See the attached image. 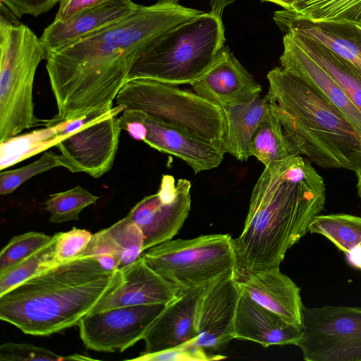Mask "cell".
I'll use <instances>...</instances> for the list:
<instances>
[{
    "label": "cell",
    "instance_id": "cell-33",
    "mask_svg": "<svg viewBox=\"0 0 361 361\" xmlns=\"http://www.w3.org/2000/svg\"><path fill=\"white\" fill-rule=\"evenodd\" d=\"M51 237L36 231L13 236L1 251L0 273L41 249Z\"/></svg>",
    "mask_w": 361,
    "mask_h": 361
},
{
    "label": "cell",
    "instance_id": "cell-15",
    "mask_svg": "<svg viewBox=\"0 0 361 361\" xmlns=\"http://www.w3.org/2000/svg\"><path fill=\"white\" fill-rule=\"evenodd\" d=\"M214 282L182 291L165 306L143 336L145 353L168 350L197 338V317L200 302Z\"/></svg>",
    "mask_w": 361,
    "mask_h": 361
},
{
    "label": "cell",
    "instance_id": "cell-21",
    "mask_svg": "<svg viewBox=\"0 0 361 361\" xmlns=\"http://www.w3.org/2000/svg\"><path fill=\"white\" fill-rule=\"evenodd\" d=\"M281 66L316 88L347 118L361 136V111L338 83L288 33L283 38Z\"/></svg>",
    "mask_w": 361,
    "mask_h": 361
},
{
    "label": "cell",
    "instance_id": "cell-29",
    "mask_svg": "<svg viewBox=\"0 0 361 361\" xmlns=\"http://www.w3.org/2000/svg\"><path fill=\"white\" fill-rule=\"evenodd\" d=\"M57 233L44 246L0 273V295L25 280L58 265L55 259Z\"/></svg>",
    "mask_w": 361,
    "mask_h": 361
},
{
    "label": "cell",
    "instance_id": "cell-18",
    "mask_svg": "<svg viewBox=\"0 0 361 361\" xmlns=\"http://www.w3.org/2000/svg\"><path fill=\"white\" fill-rule=\"evenodd\" d=\"M274 20L285 34L308 37L361 70V26L348 22L315 21L289 10L274 13Z\"/></svg>",
    "mask_w": 361,
    "mask_h": 361
},
{
    "label": "cell",
    "instance_id": "cell-27",
    "mask_svg": "<svg viewBox=\"0 0 361 361\" xmlns=\"http://www.w3.org/2000/svg\"><path fill=\"white\" fill-rule=\"evenodd\" d=\"M249 153L264 166L295 154L279 119L270 106L252 137Z\"/></svg>",
    "mask_w": 361,
    "mask_h": 361
},
{
    "label": "cell",
    "instance_id": "cell-35",
    "mask_svg": "<svg viewBox=\"0 0 361 361\" xmlns=\"http://www.w3.org/2000/svg\"><path fill=\"white\" fill-rule=\"evenodd\" d=\"M57 234L55 259L58 264L82 256L93 235L89 231L78 228Z\"/></svg>",
    "mask_w": 361,
    "mask_h": 361
},
{
    "label": "cell",
    "instance_id": "cell-16",
    "mask_svg": "<svg viewBox=\"0 0 361 361\" xmlns=\"http://www.w3.org/2000/svg\"><path fill=\"white\" fill-rule=\"evenodd\" d=\"M121 279L91 312L146 305H167L181 290L154 271L140 255L120 269Z\"/></svg>",
    "mask_w": 361,
    "mask_h": 361
},
{
    "label": "cell",
    "instance_id": "cell-2",
    "mask_svg": "<svg viewBox=\"0 0 361 361\" xmlns=\"http://www.w3.org/2000/svg\"><path fill=\"white\" fill-rule=\"evenodd\" d=\"M323 178L293 154L264 166L253 187L241 234L233 238L235 279L279 268L286 252L324 210Z\"/></svg>",
    "mask_w": 361,
    "mask_h": 361
},
{
    "label": "cell",
    "instance_id": "cell-9",
    "mask_svg": "<svg viewBox=\"0 0 361 361\" xmlns=\"http://www.w3.org/2000/svg\"><path fill=\"white\" fill-rule=\"evenodd\" d=\"M298 346L306 361H361V307L303 308Z\"/></svg>",
    "mask_w": 361,
    "mask_h": 361
},
{
    "label": "cell",
    "instance_id": "cell-12",
    "mask_svg": "<svg viewBox=\"0 0 361 361\" xmlns=\"http://www.w3.org/2000/svg\"><path fill=\"white\" fill-rule=\"evenodd\" d=\"M191 183L162 176L157 192L144 197L126 215L140 229L143 251L171 240L183 226L191 209Z\"/></svg>",
    "mask_w": 361,
    "mask_h": 361
},
{
    "label": "cell",
    "instance_id": "cell-20",
    "mask_svg": "<svg viewBox=\"0 0 361 361\" xmlns=\"http://www.w3.org/2000/svg\"><path fill=\"white\" fill-rule=\"evenodd\" d=\"M236 281L242 294L302 328L304 305L300 288L279 268L253 272Z\"/></svg>",
    "mask_w": 361,
    "mask_h": 361
},
{
    "label": "cell",
    "instance_id": "cell-8",
    "mask_svg": "<svg viewBox=\"0 0 361 361\" xmlns=\"http://www.w3.org/2000/svg\"><path fill=\"white\" fill-rule=\"evenodd\" d=\"M141 255L154 271L181 291L235 276L233 238L228 234L171 239Z\"/></svg>",
    "mask_w": 361,
    "mask_h": 361
},
{
    "label": "cell",
    "instance_id": "cell-5",
    "mask_svg": "<svg viewBox=\"0 0 361 361\" xmlns=\"http://www.w3.org/2000/svg\"><path fill=\"white\" fill-rule=\"evenodd\" d=\"M224 33L221 17L203 11L151 42L135 61L127 81L147 78L176 86L191 85L224 47Z\"/></svg>",
    "mask_w": 361,
    "mask_h": 361
},
{
    "label": "cell",
    "instance_id": "cell-25",
    "mask_svg": "<svg viewBox=\"0 0 361 361\" xmlns=\"http://www.w3.org/2000/svg\"><path fill=\"white\" fill-rule=\"evenodd\" d=\"M309 232L323 235L342 251L348 263L361 271V217L348 214H319Z\"/></svg>",
    "mask_w": 361,
    "mask_h": 361
},
{
    "label": "cell",
    "instance_id": "cell-24",
    "mask_svg": "<svg viewBox=\"0 0 361 361\" xmlns=\"http://www.w3.org/2000/svg\"><path fill=\"white\" fill-rule=\"evenodd\" d=\"M288 34L338 83L361 111V70L308 37L295 32Z\"/></svg>",
    "mask_w": 361,
    "mask_h": 361
},
{
    "label": "cell",
    "instance_id": "cell-4",
    "mask_svg": "<svg viewBox=\"0 0 361 361\" xmlns=\"http://www.w3.org/2000/svg\"><path fill=\"white\" fill-rule=\"evenodd\" d=\"M269 106L295 154L326 169H361V136L316 88L281 66L267 73Z\"/></svg>",
    "mask_w": 361,
    "mask_h": 361
},
{
    "label": "cell",
    "instance_id": "cell-30",
    "mask_svg": "<svg viewBox=\"0 0 361 361\" xmlns=\"http://www.w3.org/2000/svg\"><path fill=\"white\" fill-rule=\"evenodd\" d=\"M99 199V196L81 185H76L50 194L44 201V206L49 214V221L61 224L78 221L80 212L87 207L95 204Z\"/></svg>",
    "mask_w": 361,
    "mask_h": 361
},
{
    "label": "cell",
    "instance_id": "cell-39",
    "mask_svg": "<svg viewBox=\"0 0 361 361\" xmlns=\"http://www.w3.org/2000/svg\"><path fill=\"white\" fill-rule=\"evenodd\" d=\"M235 1L237 0H211L210 11L221 17L225 8Z\"/></svg>",
    "mask_w": 361,
    "mask_h": 361
},
{
    "label": "cell",
    "instance_id": "cell-31",
    "mask_svg": "<svg viewBox=\"0 0 361 361\" xmlns=\"http://www.w3.org/2000/svg\"><path fill=\"white\" fill-rule=\"evenodd\" d=\"M106 229L120 255L121 269L135 261L144 252L142 233L127 216Z\"/></svg>",
    "mask_w": 361,
    "mask_h": 361
},
{
    "label": "cell",
    "instance_id": "cell-23",
    "mask_svg": "<svg viewBox=\"0 0 361 361\" xmlns=\"http://www.w3.org/2000/svg\"><path fill=\"white\" fill-rule=\"evenodd\" d=\"M269 108L267 97L222 107L226 131L222 143L224 153L237 160L247 161L252 137Z\"/></svg>",
    "mask_w": 361,
    "mask_h": 361
},
{
    "label": "cell",
    "instance_id": "cell-34",
    "mask_svg": "<svg viewBox=\"0 0 361 361\" xmlns=\"http://www.w3.org/2000/svg\"><path fill=\"white\" fill-rule=\"evenodd\" d=\"M92 357L79 354L61 356L45 348L30 343L8 342L0 346V360L9 361H64L91 360Z\"/></svg>",
    "mask_w": 361,
    "mask_h": 361
},
{
    "label": "cell",
    "instance_id": "cell-19",
    "mask_svg": "<svg viewBox=\"0 0 361 361\" xmlns=\"http://www.w3.org/2000/svg\"><path fill=\"white\" fill-rule=\"evenodd\" d=\"M137 6L132 0H107L65 20H54L44 30L41 42L47 54L124 19Z\"/></svg>",
    "mask_w": 361,
    "mask_h": 361
},
{
    "label": "cell",
    "instance_id": "cell-28",
    "mask_svg": "<svg viewBox=\"0 0 361 361\" xmlns=\"http://www.w3.org/2000/svg\"><path fill=\"white\" fill-rule=\"evenodd\" d=\"M291 11L315 21H339L361 26V0H295Z\"/></svg>",
    "mask_w": 361,
    "mask_h": 361
},
{
    "label": "cell",
    "instance_id": "cell-11",
    "mask_svg": "<svg viewBox=\"0 0 361 361\" xmlns=\"http://www.w3.org/2000/svg\"><path fill=\"white\" fill-rule=\"evenodd\" d=\"M121 130L134 140L185 161L198 173L218 167L224 159L223 149L146 113L126 109L119 116Z\"/></svg>",
    "mask_w": 361,
    "mask_h": 361
},
{
    "label": "cell",
    "instance_id": "cell-3",
    "mask_svg": "<svg viewBox=\"0 0 361 361\" xmlns=\"http://www.w3.org/2000/svg\"><path fill=\"white\" fill-rule=\"evenodd\" d=\"M121 279L91 255H82L25 280L0 295V318L32 336H49L73 326Z\"/></svg>",
    "mask_w": 361,
    "mask_h": 361
},
{
    "label": "cell",
    "instance_id": "cell-6",
    "mask_svg": "<svg viewBox=\"0 0 361 361\" xmlns=\"http://www.w3.org/2000/svg\"><path fill=\"white\" fill-rule=\"evenodd\" d=\"M0 142L44 126L35 114L34 81L47 53L36 34L0 6Z\"/></svg>",
    "mask_w": 361,
    "mask_h": 361
},
{
    "label": "cell",
    "instance_id": "cell-41",
    "mask_svg": "<svg viewBox=\"0 0 361 361\" xmlns=\"http://www.w3.org/2000/svg\"><path fill=\"white\" fill-rule=\"evenodd\" d=\"M173 1H178V0H173Z\"/></svg>",
    "mask_w": 361,
    "mask_h": 361
},
{
    "label": "cell",
    "instance_id": "cell-26",
    "mask_svg": "<svg viewBox=\"0 0 361 361\" xmlns=\"http://www.w3.org/2000/svg\"><path fill=\"white\" fill-rule=\"evenodd\" d=\"M70 121L44 126L0 142V170L4 171L23 160L56 146L68 133L62 134Z\"/></svg>",
    "mask_w": 361,
    "mask_h": 361
},
{
    "label": "cell",
    "instance_id": "cell-14",
    "mask_svg": "<svg viewBox=\"0 0 361 361\" xmlns=\"http://www.w3.org/2000/svg\"><path fill=\"white\" fill-rule=\"evenodd\" d=\"M241 293L235 275L209 286L204 294L197 317V338L189 344L217 351L235 339V321Z\"/></svg>",
    "mask_w": 361,
    "mask_h": 361
},
{
    "label": "cell",
    "instance_id": "cell-36",
    "mask_svg": "<svg viewBox=\"0 0 361 361\" xmlns=\"http://www.w3.org/2000/svg\"><path fill=\"white\" fill-rule=\"evenodd\" d=\"M226 357L212 354L204 348L183 344L168 350L147 353H142L138 357L130 359L137 361H209L225 359Z\"/></svg>",
    "mask_w": 361,
    "mask_h": 361
},
{
    "label": "cell",
    "instance_id": "cell-17",
    "mask_svg": "<svg viewBox=\"0 0 361 361\" xmlns=\"http://www.w3.org/2000/svg\"><path fill=\"white\" fill-rule=\"evenodd\" d=\"M190 85L195 93L221 107L254 100L260 97L262 90L225 47L209 68Z\"/></svg>",
    "mask_w": 361,
    "mask_h": 361
},
{
    "label": "cell",
    "instance_id": "cell-37",
    "mask_svg": "<svg viewBox=\"0 0 361 361\" xmlns=\"http://www.w3.org/2000/svg\"><path fill=\"white\" fill-rule=\"evenodd\" d=\"M17 18L25 15L35 17L47 13L59 0H1Z\"/></svg>",
    "mask_w": 361,
    "mask_h": 361
},
{
    "label": "cell",
    "instance_id": "cell-1",
    "mask_svg": "<svg viewBox=\"0 0 361 361\" xmlns=\"http://www.w3.org/2000/svg\"><path fill=\"white\" fill-rule=\"evenodd\" d=\"M202 12L173 0L138 5L124 19L47 54L46 68L57 114L47 126L111 110L145 47L164 32Z\"/></svg>",
    "mask_w": 361,
    "mask_h": 361
},
{
    "label": "cell",
    "instance_id": "cell-32",
    "mask_svg": "<svg viewBox=\"0 0 361 361\" xmlns=\"http://www.w3.org/2000/svg\"><path fill=\"white\" fill-rule=\"evenodd\" d=\"M56 167H63L62 158L60 154L49 150L38 159L27 165L8 171H1L0 194H10L31 178Z\"/></svg>",
    "mask_w": 361,
    "mask_h": 361
},
{
    "label": "cell",
    "instance_id": "cell-10",
    "mask_svg": "<svg viewBox=\"0 0 361 361\" xmlns=\"http://www.w3.org/2000/svg\"><path fill=\"white\" fill-rule=\"evenodd\" d=\"M126 110L116 105L109 111L87 119L69 131L55 146L63 168L72 173H85L99 178L109 172L118 149L121 128L119 115Z\"/></svg>",
    "mask_w": 361,
    "mask_h": 361
},
{
    "label": "cell",
    "instance_id": "cell-40",
    "mask_svg": "<svg viewBox=\"0 0 361 361\" xmlns=\"http://www.w3.org/2000/svg\"><path fill=\"white\" fill-rule=\"evenodd\" d=\"M278 4L283 8V9L290 11L295 0H262Z\"/></svg>",
    "mask_w": 361,
    "mask_h": 361
},
{
    "label": "cell",
    "instance_id": "cell-38",
    "mask_svg": "<svg viewBox=\"0 0 361 361\" xmlns=\"http://www.w3.org/2000/svg\"><path fill=\"white\" fill-rule=\"evenodd\" d=\"M107 0H59L54 20H65L81 11L102 4Z\"/></svg>",
    "mask_w": 361,
    "mask_h": 361
},
{
    "label": "cell",
    "instance_id": "cell-22",
    "mask_svg": "<svg viewBox=\"0 0 361 361\" xmlns=\"http://www.w3.org/2000/svg\"><path fill=\"white\" fill-rule=\"evenodd\" d=\"M302 335V328L241 293L235 315V339L253 341L267 348L297 345Z\"/></svg>",
    "mask_w": 361,
    "mask_h": 361
},
{
    "label": "cell",
    "instance_id": "cell-7",
    "mask_svg": "<svg viewBox=\"0 0 361 361\" xmlns=\"http://www.w3.org/2000/svg\"><path fill=\"white\" fill-rule=\"evenodd\" d=\"M115 103L126 109L142 111L222 149L226 131L224 110L194 91L147 78H134L124 84Z\"/></svg>",
    "mask_w": 361,
    "mask_h": 361
},
{
    "label": "cell",
    "instance_id": "cell-13",
    "mask_svg": "<svg viewBox=\"0 0 361 361\" xmlns=\"http://www.w3.org/2000/svg\"><path fill=\"white\" fill-rule=\"evenodd\" d=\"M166 305H133L90 312L78 324L80 337L92 350L123 352L142 339Z\"/></svg>",
    "mask_w": 361,
    "mask_h": 361
}]
</instances>
